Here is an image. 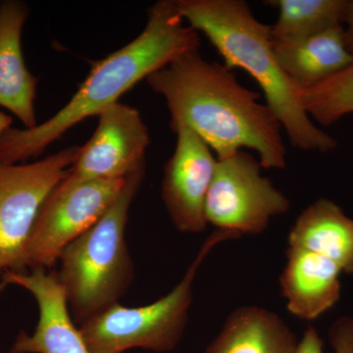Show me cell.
<instances>
[{"label": "cell", "mask_w": 353, "mask_h": 353, "mask_svg": "<svg viewBox=\"0 0 353 353\" xmlns=\"http://www.w3.org/2000/svg\"><path fill=\"white\" fill-rule=\"evenodd\" d=\"M240 236L216 230L206 239L181 282L168 294L139 307L119 303L79 326L92 353H123L132 348L164 353L178 347L192 301L199 267L216 245Z\"/></svg>", "instance_id": "obj_5"}, {"label": "cell", "mask_w": 353, "mask_h": 353, "mask_svg": "<svg viewBox=\"0 0 353 353\" xmlns=\"http://www.w3.org/2000/svg\"><path fill=\"white\" fill-rule=\"evenodd\" d=\"M334 353H353V318L338 320L330 330ZM324 343L317 330L309 326L299 340L297 353H324Z\"/></svg>", "instance_id": "obj_19"}, {"label": "cell", "mask_w": 353, "mask_h": 353, "mask_svg": "<svg viewBox=\"0 0 353 353\" xmlns=\"http://www.w3.org/2000/svg\"><path fill=\"white\" fill-rule=\"evenodd\" d=\"M65 178L44 199L19 259L8 271L52 268L65 248L108 212L127 176L77 183Z\"/></svg>", "instance_id": "obj_6"}, {"label": "cell", "mask_w": 353, "mask_h": 353, "mask_svg": "<svg viewBox=\"0 0 353 353\" xmlns=\"http://www.w3.org/2000/svg\"><path fill=\"white\" fill-rule=\"evenodd\" d=\"M145 171L143 167L127 176L119 197L108 212L67 245L58 259V282L70 314L79 326L119 303L134 280L126 226L130 206Z\"/></svg>", "instance_id": "obj_4"}, {"label": "cell", "mask_w": 353, "mask_h": 353, "mask_svg": "<svg viewBox=\"0 0 353 353\" xmlns=\"http://www.w3.org/2000/svg\"><path fill=\"white\" fill-rule=\"evenodd\" d=\"M199 32L183 23L176 0H160L148 10V23L134 41L95 62L71 101L32 129L9 128L0 137V160L27 163L83 120L97 116L134 85L176 58L199 50Z\"/></svg>", "instance_id": "obj_2"}, {"label": "cell", "mask_w": 353, "mask_h": 353, "mask_svg": "<svg viewBox=\"0 0 353 353\" xmlns=\"http://www.w3.org/2000/svg\"><path fill=\"white\" fill-rule=\"evenodd\" d=\"M299 343L276 313L245 306L228 317L205 353H297Z\"/></svg>", "instance_id": "obj_15"}, {"label": "cell", "mask_w": 353, "mask_h": 353, "mask_svg": "<svg viewBox=\"0 0 353 353\" xmlns=\"http://www.w3.org/2000/svg\"><path fill=\"white\" fill-rule=\"evenodd\" d=\"M309 117L330 126L353 113V62L317 87L301 92Z\"/></svg>", "instance_id": "obj_18"}, {"label": "cell", "mask_w": 353, "mask_h": 353, "mask_svg": "<svg viewBox=\"0 0 353 353\" xmlns=\"http://www.w3.org/2000/svg\"><path fill=\"white\" fill-rule=\"evenodd\" d=\"M162 95L170 112L172 131L189 128L217 154L243 148L259 153L264 169H285L287 148L280 122L260 94L239 82L231 70L190 51L145 79Z\"/></svg>", "instance_id": "obj_1"}, {"label": "cell", "mask_w": 353, "mask_h": 353, "mask_svg": "<svg viewBox=\"0 0 353 353\" xmlns=\"http://www.w3.org/2000/svg\"><path fill=\"white\" fill-rule=\"evenodd\" d=\"M174 132L176 148L164 167L162 199L181 233H201L208 227L205 201L217 158L189 128L181 126Z\"/></svg>", "instance_id": "obj_10"}, {"label": "cell", "mask_w": 353, "mask_h": 353, "mask_svg": "<svg viewBox=\"0 0 353 353\" xmlns=\"http://www.w3.org/2000/svg\"><path fill=\"white\" fill-rule=\"evenodd\" d=\"M261 169L259 160L243 150L217 159L206 196L208 224L241 238L263 233L272 218L289 210V199Z\"/></svg>", "instance_id": "obj_7"}, {"label": "cell", "mask_w": 353, "mask_h": 353, "mask_svg": "<svg viewBox=\"0 0 353 353\" xmlns=\"http://www.w3.org/2000/svg\"><path fill=\"white\" fill-rule=\"evenodd\" d=\"M29 7L18 0L0 2V106L23 123L26 129L39 124L34 112L38 79L25 63L22 32Z\"/></svg>", "instance_id": "obj_12"}, {"label": "cell", "mask_w": 353, "mask_h": 353, "mask_svg": "<svg viewBox=\"0 0 353 353\" xmlns=\"http://www.w3.org/2000/svg\"><path fill=\"white\" fill-rule=\"evenodd\" d=\"M12 125V117L0 111V137Z\"/></svg>", "instance_id": "obj_21"}, {"label": "cell", "mask_w": 353, "mask_h": 353, "mask_svg": "<svg viewBox=\"0 0 353 353\" xmlns=\"http://www.w3.org/2000/svg\"><path fill=\"white\" fill-rule=\"evenodd\" d=\"M289 248L317 253L353 274V220L340 206L319 199L304 209L289 234Z\"/></svg>", "instance_id": "obj_16"}, {"label": "cell", "mask_w": 353, "mask_h": 353, "mask_svg": "<svg viewBox=\"0 0 353 353\" xmlns=\"http://www.w3.org/2000/svg\"><path fill=\"white\" fill-rule=\"evenodd\" d=\"M97 117L94 134L80 146L65 178L69 182L117 180L145 167L150 132L139 111L117 102Z\"/></svg>", "instance_id": "obj_9"}, {"label": "cell", "mask_w": 353, "mask_h": 353, "mask_svg": "<svg viewBox=\"0 0 353 353\" xmlns=\"http://www.w3.org/2000/svg\"><path fill=\"white\" fill-rule=\"evenodd\" d=\"M80 146L27 163L0 160V278L19 259L41 204L68 175Z\"/></svg>", "instance_id": "obj_8"}, {"label": "cell", "mask_w": 353, "mask_h": 353, "mask_svg": "<svg viewBox=\"0 0 353 353\" xmlns=\"http://www.w3.org/2000/svg\"><path fill=\"white\" fill-rule=\"evenodd\" d=\"M278 8L277 22L271 26L275 43H290L310 38L341 25L347 0H271Z\"/></svg>", "instance_id": "obj_17"}, {"label": "cell", "mask_w": 353, "mask_h": 353, "mask_svg": "<svg viewBox=\"0 0 353 353\" xmlns=\"http://www.w3.org/2000/svg\"><path fill=\"white\" fill-rule=\"evenodd\" d=\"M287 259L280 285L290 313L303 320H314L338 303L341 273L338 265L296 248H288Z\"/></svg>", "instance_id": "obj_13"}, {"label": "cell", "mask_w": 353, "mask_h": 353, "mask_svg": "<svg viewBox=\"0 0 353 353\" xmlns=\"http://www.w3.org/2000/svg\"><path fill=\"white\" fill-rule=\"evenodd\" d=\"M274 50L281 67L301 92L317 87L353 62L343 25L301 41H274Z\"/></svg>", "instance_id": "obj_14"}, {"label": "cell", "mask_w": 353, "mask_h": 353, "mask_svg": "<svg viewBox=\"0 0 353 353\" xmlns=\"http://www.w3.org/2000/svg\"><path fill=\"white\" fill-rule=\"evenodd\" d=\"M343 22L347 24V28H343L345 44L348 51L353 55V0L347 1Z\"/></svg>", "instance_id": "obj_20"}, {"label": "cell", "mask_w": 353, "mask_h": 353, "mask_svg": "<svg viewBox=\"0 0 353 353\" xmlns=\"http://www.w3.org/2000/svg\"><path fill=\"white\" fill-rule=\"evenodd\" d=\"M190 27L202 32L230 70L240 68L254 79L266 105L287 132L292 145L303 152H329L336 141L316 127L304 110L301 90L279 63L271 26L260 22L243 0H176Z\"/></svg>", "instance_id": "obj_3"}, {"label": "cell", "mask_w": 353, "mask_h": 353, "mask_svg": "<svg viewBox=\"0 0 353 353\" xmlns=\"http://www.w3.org/2000/svg\"><path fill=\"white\" fill-rule=\"evenodd\" d=\"M9 285L31 292L39 307V321L34 333L21 332L10 353H92L70 314L64 290L55 272L43 268L6 271L0 278V289Z\"/></svg>", "instance_id": "obj_11"}]
</instances>
